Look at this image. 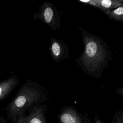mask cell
I'll return each instance as SVG.
<instances>
[{"mask_svg":"<svg viewBox=\"0 0 123 123\" xmlns=\"http://www.w3.org/2000/svg\"><path fill=\"white\" fill-rule=\"evenodd\" d=\"M83 41L84 50L77 62L87 74L98 77L111 59L110 51L102 39L85 31Z\"/></svg>","mask_w":123,"mask_h":123,"instance_id":"1","label":"cell"},{"mask_svg":"<svg viewBox=\"0 0 123 123\" xmlns=\"http://www.w3.org/2000/svg\"><path fill=\"white\" fill-rule=\"evenodd\" d=\"M40 98L38 91L33 88H25L10 104L8 110L9 119L15 123L17 118L24 115L25 111L33 104L38 101Z\"/></svg>","mask_w":123,"mask_h":123,"instance_id":"2","label":"cell"},{"mask_svg":"<svg viewBox=\"0 0 123 123\" xmlns=\"http://www.w3.org/2000/svg\"><path fill=\"white\" fill-rule=\"evenodd\" d=\"M15 123H47L44 109L42 107H34L27 115L20 116Z\"/></svg>","mask_w":123,"mask_h":123,"instance_id":"3","label":"cell"},{"mask_svg":"<svg viewBox=\"0 0 123 123\" xmlns=\"http://www.w3.org/2000/svg\"><path fill=\"white\" fill-rule=\"evenodd\" d=\"M51 51L53 59L57 62L67 58L69 55L67 46L63 42L57 40L52 42Z\"/></svg>","mask_w":123,"mask_h":123,"instance_id":"4","label":"cell"},{"mask_svg":"<svg viewBox=\"0 0 123 123\" xmlns=\"http://www.w3.org/2000/svg\"><path fill=\"white\" fill-rule=\"evenodd\" d=\"M59 118L61 123H82L79 114L73 107L64 109L60 114Z\"/></svg>","mask_w":123,"mask_h":123,"instance_id":"5","label":"cell"},{"mask_svg":"<svg viewBox=\"0 0 123 123\" xmlns=\"http://www.w3.org/2000/svg\"><path fill=\"white\" fill-rule=\"evenodd\" d=\"M43 17L44 21L52 27L56 29L60 27V16L54 7L46 6L43 11Z\"/></svg>","mask_w":123,"mask_h":123,"instance_id":"6","label":"cell"},{"mask_svg":"<svg viewBox=\"0 0 123 123\" xmlns=\"http://www.w3.org/2000/svg\"><path fill=\"white\" fill-rule=\"evenodd\" d=\"M123 5V0H99L98 9L105 13Z\"/></svg>","mask_w":123,"mask_h":123,"instance_id":"7","label":"cell"},{"mask_svg":"<svg viewBox=\"0 0 123 123\" xmlns=\"http://www.w3.org/2000/svg\"><path fill=\"white\" fill-rule=\"evenodd\" d=\"M16 81L15 79L11 78L0 84V100L10 92L15 85Z\"/></svg>","mask_w":123,"mask_h":123,"instance_id":"8","label":"cell"},{"mask_svg":"<svg viewBox=\"0 0 123 123\" xmlns=\"http://www.w3.org/2000/svg\"><path fill=\"white\" fill-rule=\"evenodd\" d=\"M109 18L113 20L123 22V5L109 12L105 13Z\"/></svg>","mask_w":123,"mask_h":123,"instance_id":"9","label":"cell"},{"mask_svg":"<svg viewBox=\"0 0 123 123\" xmlns=\"http://www.w3.org/2000/svg\"><path fill=\"white\" fill-rule=\"evenodd\" d=\"M79 1L82 3L89 5L98 8L99 4V0H79Z\"/></svg>","mask_w":123,"mask_h":123,"instance_id":"10","label":"cell"},{"mask_svg":"<svg viewBox=\"0 0 123 123\" xmlns=\"http://www.w3.org/2000/svg\"><path fill=\"white\" fill-rule=\"evenodd\" d=\"M116 92H117V93L120 94L123 96V86L117 89L116 90Z\"/></svg>","mask_w":123,"mask_h":123,"instance_id":"11","label":"cell"},{"mask_svg":"<svg viewBox=\"0 0 123 123\" xmlns=\"http://www.w3.org/2000/svg\"><path fill=\"white\" fill-rule=\"evenodd\" d=\"M0 123H8L7 121L3 117H0Z\"/></svg>","mask_w":123,"mask_h":123,"instance_id":"12","label":"cell"},{"mask_svg":"<svg viewBox=\"0 0 123 123\" xmlns=\"http://www.w3.org/2000/svg\"><path fill=\"white\" fill-rule=\"evenodd\" d=\"M95 123H102L101 120L98 117L95 118Z\"/></svg>","mask_w":123,"mask_h":123,"instance_id":"13","label":"cell"},{"mask_svg":"<svg viewBox=\"0 0 123 123\" xmlns=\"http://www.w3.org/2000/svg\"><path fill=\"white\" fill-rule=\"evenodd\" d=\"M115 123H122L121 121L120 120V118L119 117H117V118H116V120L115 121Z\"/></svg>","mask_w":123,"mask_h":123,"instance_id":"14","label":"cell"},{"mask_svg":"<svg viewBox=\"0 0 123 123\" xmlns=\"http://www.w3.org/2000/svg\"><path fill=\"white\" fill-rule=\"evenodd\" d=\"M120 118L122 123H123V114L121 116V117H120Z\"/></svg>","mask_w":123,"mask_h":123,"instance_id":"15","label":"cell"}]
</instances>
